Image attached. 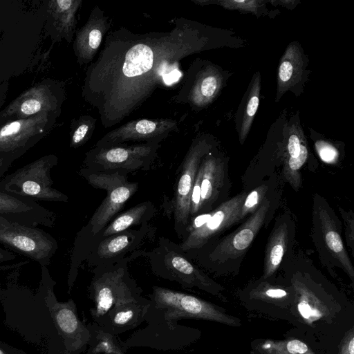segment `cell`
Returning <instances> with one entry per match:
<instances>
[{"label":"cell","instance_id":"obj_26","mask_svg":"<svg viewBox=\"0 0 354 354\" xmlns=\"http://www.w3.org/2000/svg\"><path fill=\"white\" fill-rule=\"evenodd\" d=\"M156 209L151 201L142 202L114 218L92 241L94 246L102 239L114 235L136 225L147 223L154 216ZM93 246V248H94Z\"/></svg>","mask_w":354,"mask_h":354},{"label":"cell","instance_id":"obj_39","mask_svg":"<svg viewBox=\"0 0 354 354\" xmlns=\"http://www.w3.org/2000/svg\"><path fill=\"white\" fill-rule=\"evenodd\" d=\"M339 354H354V332L353 328L345 335Z\"/></svg>","mask_w":354,"mask_h":354},{"label":"cell","instance_id":"obj_7","mask_svg":"<svg viewBox=\"0 0 354 354\" xmlns=\"http://www.w3.org/2000/svg\"><path fill=\"white\" fill-rule=\"evenodd\" d=\"M57 164L55 155L41 157L1 179L0 191L35 201L67 202L68 196L53 187L50 171Z\"/></svg>","mask_w":354,"mask_h":354},{"label":"cell","instance_id":"obj_6","mask_svg":"<svg viewBox=\"0 0 354 354\" xmlns=\"http://www.w3.org/2000/svg\"><path fill=\"white\" fill-rule=\"evenodd\" d=\"M161 141L94 146L86 153L82 168L93 171H122L127 174L148 170L158 157Z\"/></svg>","mask_w":354,"mask_h":354},{"label":"cell","instance_id":"obj_18","mask_svg":"<svg viewBox=\"0 0 354 354\" xmlns=\"http://www.w3.org/2000/svg\"><path fill=\"white\" fill-rule=\"evenodd\" d=\"M0 216L10 221L37 227H51L56 214L34 200L0 191Z\"/></svg>","mask_w":354,"mask_h":354},{"label":"cell","instance_id":"obj_3","mask_svg":"<svg viewBox=\"0 0 354 354\" xmlns=\"http://www.w3.org/2000/svg\"><path fill=\"white\" fill-rule=\"evenodd\" d=\"M145 255L155 275L174 281L183 288H198L216 296L223 290L191 261L179 245L165 237H160L156 246Z\"/></svg>","mask_w":354,"mask_h":354},{"label":"cell","instance_id":"obj_29","mask_svg":"<svg viewBox=\"0 0 354 354\" xmlns=\"http://www.w3.org/2000/svg\"><path fill=\"white\" fill-rule=\"evenodd\" d=\"M90 337L85 354H127L118 335L112 334L92 322L86 325Z\"/></svg>","mask_w":354,"mask_h":354},{"label":"cell","instance_id":"obj_5","mask_svg":"<svg viewBox=\"0 0 354 354\" xmlns=\"http://www.w3.org/2000/svg\"><path fill=\"white\" fill-rule=\"evenodd\" d=\"M144 322L146 325L133 332L123 346L127 349L148 348L157 351H180L196 341L199 331L180 325L178 321L167 318L162 312L150 303Z\"/></svg>","mask_w":354,"mask_h":354},{"label":"cell","instance_id":"obj_9","mask_svg":"<svg viewBox=\"0 0 354 354\" xmlns=\"http://www.w3.org/2000/svg\"><path fill=\"white\" fill-rule=\"evenodd\" d=\"M0 244L41 266H49L58 249L57 240L42 229L1 216Z\"/></svg>","mask_w":354,"mask_h":354},{"label":"cell","instance_id":"obj_37","mask_svg":"<svg viewBox=\"0 0 354 354\" xmlns=\"http://www.w3.org/2000/svg\"><path fill=\"white\" fill-rule=\"evenodd\" d=\"M17 257V254L14 252L6 249L0 248V270L15 269L29 263V260L12 263Z\"/></svg>","mask_w":354,"mask_h":354},{"label":"cell","instance_id":"obj_34","mask_svg":"<svg viewBox=\"0 0 354 354\" xmlns=\"http://www.w3.org/2000/svg\"><path fill=\"white\" fill-rule=\"evenodd\" d=\"M268 191V185L263 183L247 194L241 207L240 221L248 215L250 216L259 209L266 198Z\"/></svg>","mask_w":354,"mask_h":354},{"label":"cell","instance_id":"obj_20","mask_svg":"<svg viewBox=\"0 0 354 354\" xmlns=\"http://www.w3.org/2000/svg\"><path fill=\"white\" fill-rule=\"evenodd\" d=\"M198 172L201 177L199 215L214 209L225 185L227 169L223 160L209 151L203 158Z\"/></svg>","mask_w":354,"mask_h":354},{"label":"cell","instance_id":"obj_8","mask_svg":"<svg viewBox=\"0 0 354 354\" xmlns=\"http://www.w3.org/2000/svg\"><path fill=\"white\" fill-rule=\"evenodd\" d=\"M147 298L171 319H193L234 326L241 325L237 318L225 314L214 304L192 295L154 286Z\"/></svg>","mask_w":354,"mask_h":354},{"label":"cell","instance_id":"obj_1","mask_svg":"<svg viewBox=\"0 0 354 354\" xmlns=\"http://www.w3.org/2000/svg\"><path fill=\"white\" fill-rule=\"evenodd\" d=\"M167 32L137 33L126 27L107 33L86 71L83 97L104 128L122 122L158 89L178 83L183 59L207 49L209 38L198 23L175 19Z\"/></svg>","mask_w":354,"mask_h":354},{"label":"cell","instance_id":"obj_12","mask_svg":"<svg viewBox=\"0 0 354 354\" xmlns=\"http://www.w3.org/2000/svg\"><path fill=\"white\" fill-rule=\"evenodd\" d=\"M247 192L221 203L212 211L209 219L203 225L190 230L179 245L185 252L198 250L225 229L240 221L239 215Z\"/></svg>","mask_w":354,"mask_h":354},{"label":"cell","instance_id":"obj_17","mask_svg":"<svg viewBox=\"0 0 354 354\" xmlns=\"http://www.w3.org/2000/svg\"><path fill=\"white\" fill-rule=\"evenodd\" d=\"M223 76L221 71L210 64L201 68L190 85H185L173 99L176 102L188 103L194 109L210 104L221 90Z\"/></svg>","mask_w":354,"mask_h":354},{"label":"cell","instance_id":"obj_14","mask_svg":"<svg viewBox=\"0 0 354 354\" xmlns=\"http://www.w3.org/2000/svg\"><path fill=\"white\" fill-rule=\"evenodd\" d=\"M177 129V122L170 118L134 120L108 132L95 146L163 140Z\"/></svg>","mask_w":354,"mask_h":354},{"label":"cell","instance_id":"obj_40","mask_svg":"<svg viewBox=\"0 0 354 354\" xmlns=\"http://www.w3.org/2000/svg\"><path fill=\"white\" fill-rule=\"evenodd\" d=\"M267 3H270L274 6L279 5L289 9H292L299 3V1L294 0H272L267 1Z\"/></svg>","mask_w":354,"mask_h":354},{"label":"cell","instance_id":"obj_21","mask_svg":"<svg viewBox=\"0 0 354 354\" xmlns=\"http://www.w3.org/2000/svg\"><path fill=\"white\" fill-rule=\"evenodd\" d=\"M150 303L149 298L142 295L112 308L94 322L105 330L119 336L144 322Z\"/></svg>","mask_w":354,"mask_h":354},{"label":"cell","instance_id":"obj_42","mask_svg":"<svg viewBox=\"0 0 354 354\" xmlns=\"http://www.w3.org/2000/svg\"><path fill=\"white\" fill-rule=\"evenodd\" d=\"M0 354H6V353H4L1 348H0Z\"/></svg>","mask_w":354,"mask_h":354},{"label":"cell","instance_id":"obj_2","mask_svg":"<svg viewBox=\"0 0 354 354\" xmlns=\"http://www.w3.org/2000/svg\"><path fill=\"white\" fill-rule=\"evenodd\" d=\"M139 251L120 261L95 266L92 270L88 293L93 306L90 309L93 322H96L112 308L142 296V290L131 277L127 263Z\"/></svg>","mask_w":354,"mask_h":354},{"label":"cell","instance_id":"obj_16","mask_svg":"<svg viewBox=\"0 0 354 354\" xmlns=\"http://www.w3.org/2000/svg\"><path fill=\"white\" fill-rule=\"evenodd\" d=\"M319 202L315 201L314 220L318 224L321 239L326 252H328L348 274L351 280L354 279V269L341 237L339 222L334 212L322 198Z\"/></svg>","mask_w":354,"mask_h":354},{"label":"cell","instance_id":"obj_23","mask_svg":"<svg viewBox=\"0 0 354 354\" xmlns=\"http://www.w3.org/2000/svg\"><path fill=\"white\" fill-rule=\"evenodd\" d=\"M309 156L307 142L299 120L288 127L283 152V174L295 189L301 185V169Z\"/></svg>","mask_w":354,"mask_h":354},{"label":"cell","instance_id":"obj_11","mask_svg":"<svg viewBox=\"0 0 354 354\" xmlns=\"http://www.w3.org/2000/svg\"><path fill=\"white\" fill-rule=\"evenodd\" d=\"M270 207V201L266 198L259 209L237 230L222 238L205 257L194 259L205 266L206 263L221 265L242 257L263 226Z\"/></svg>","mask_w":354,"mask_h":354},{"label":"cell","instance_id":"obj_32","mask_svg":"<svg viewBox=\"0 0 354 354\" xmlns=\"http://www.w3.org/2000/svg\"><path fill=\"white\" fill-rule=\"evenodd\" d=\"M263 354H313L307 345L299 339L283 342H267L260 346Z\"/></svg>","mask_w":354,"mask_h":354},{"label":"cell","instance_id":"obj_27","mask_svg":"<svg viewBox=\"0 0 354 354\" xmlns=\"http://www.w3.org/2000/svg\"><path fill=\"white\" fill-rule=\"evenodd\" d=\"M290 227L288 219L281 218L273 228L265 250L263 278L267 279L279 268L288 249Z\"/></svg>","mask_w":354,"mask_h":354},{"label":"cell","instance_id":"obj_36","mask_svg":"<svg viewBox=\"0 0 354 354\" xmlns=\"http://www.w3.org/2000/svg\"><path fill=\"white\" fill-rule=\"evenodd\" d=\"M254 295L260 298H268L272 299H282L288 295V292L279 288L262 284L254 290Z\"/></svg>","mask_w":354,"mask_h":354},{"label":"cell","instance_id":"obj_19","mask_svg":"<svg viewBox=\"0 0 354 354\" xmlns=\"http://www.w3.org/2000/svg\"><path fill=\"white\" fill-rule=\"evenodd\" d=\"M111 27V20L98 6L93 8L86 24L76 33L74 50L80 65L91 63Z\"/></svg>","mask_w":354,"mask_h":354},{"label":"cell","instance_id":"obj_33","mask_svg":"<svg viewBox=\"0 0 354 354\" xmlns=\"http://www.w3.org/2000/svg\"><path fill=\"white\" fill-rule=\"evenodd\" d=\"M96 124V118L91 115L82 116L73 127L70 146L77 148L85 144L91 137Z\"/></svg>","mask_w":354,"mask_h":354},{"label":"cell","instance_id":"obj_38","mask_svg":"<svg viewBox=\"0 0 354 354\" xmlns=\"http://www.w3.org/2000/svg\"><path fill=\"white\" fill-rule=\"evenodd\" d=\"M316 149L322 160L328 163L336 162L338 153L337 149L330 144L320 140L316 143Z\"/></svg>","mask_w":354,"mask_h":354},{"label":"cell","instance_id":"obj_28","mask_svg":"<svg viewBox=\"0 0 354 354\" xmlns=\"http://www.w3.org/2000/svg\"><path fill=\"white\" fill-rule=\"evenodd\" d=\"M260 91L261 75L259 72H257L252 79L236 115V127L241 144L245 142L250 130L259 104Z\"/></svg>","mask_w":354,"mask_h":354},{"label":"cell","instance_id":"obj_30","mask_svg":"<svg viewBox=\"0 0 354 354\" xmlns=\"http://www.w3.org/2000/svg\"><path fill=\"white\" fill-rule=\"evenodd\" d=\"M82 3V0H53L48 3L57 30L69 41L75 28V15Z\"/></svg>","mask_w":354,"mask_h":354},{"label":"cell","instance_id":"obj_24","mask_svg":"<svg viewBox=\"0 0 354 354\" xmlns=\"http://www.w3.org/2000/svg\"><path fill=\"white\" fill-rule=\"evenodd\" d=\"M57 107V98L48 86L41 84L21 93L8 106L3 115L24 119L41 112L54 111Z\"/></svg>","mask_w":354,"mask_h":354},{"label":"cell","instance_id":"obj_22","mask_svg":"<svg viewBox=\"0 0 354 354\" xmlns=\"http://www.w3.org/2000/svg\"><path fill=\"white\" fill-rule=\"evenodd\" d=\"M55 318L64 343L66 354H80L86 351L90 337L86 326L78 318L73 301L57 304Z\"/></svg>","mask_w":354,"mask_h":354},{"label":"cell","instance_id":"obj_31","mask_svg":"<svg viewBox=\"0 0 354 354\" xmlns=\"http://www.w3.org/2000/svg\"><path fill=\"white\" fill-rule=\"evenodd\" d=\"M196 4L201 6L216 4L230 10H238L241 12L252 13L257 17L260 16L265 10L264 7L267 1L264 0H218V1H192Z\"/></svg>","mask_w":354,"mask_h":354},{"label":"cell","instance_id":"obj_35","mask_svg":"<svg viewBox=\"0 0 354 354\" xmlns=\"http://www.w3.org/2000/svg\"><path fill=\"white\" fill-rule=\"evenodd\" d=\"M345 226V237L348 245L353 252L354 248V216L352 210L346 211L339 207Z\"/></svg>","mask_w":354,"mask_h":354},{"label":"cell","instance_id":"obj_15","mask_svg":"<svg viewBox=\"0 0 354 354\" xmlns=\"http://www.w3.org/2000/svg\"><path fill=\"white\" fill-rule=\"evenodd\" d=\"M48 112H41L2 126L0 128V158L12 164L13 159L25 150L29 141L42 133L48 122Z\"/></svg>","mask_w":354,"mask_h":354},{"label":"cell","instance_id":"obj_4","mask_svg":"<svg viewBox=\"0 0 354 354\" xmlns=\"http://www.w3.org/2000/svg\"><path fill=\"white\" fill-rule=\"evenodd\" d=\"M80 175L95 189L106 191V195L94 212L88 224L78 233L91 241L98 235L137 192L138 183L130 182L122 171H93L82 168Z\"/></svg>","mask_w":354,"mask_h":354},{"label":"cell","instance_id":"obj_13","mask_svg":"<svg viewBox=\"0 0 354 354\" xmlns=\"http://www.w3.org/2000/svg\"><path fill=\"white\" fill-rule=\"evenodd\" d=\"M152 236V228L147 223L138 229L133 227L100 239L86 258L90 265L98 266L116 263L124 259Z\"/></svg>","mask_w":354,"mask_h":354},{"label":"cell","instance_id":"obj_10","mask_svg":"<svg viewBox=\"0 0 354 354\" xmlns=\"http://www.w3.org/2000/svg\"><path fill=\"white\" fill-rule=\"evenodd\" d=\"M212 145L205 138L195 140L190 146L180 167L171 201L174 230L178 236L185 238L190 223V201L199 165L211 151Z\"/></svg>","mask_w":354,"mask_h":354},{"label":"cell","instance_id":"obj_41","mask_svg":"<svg viewBox=\"0 0 354 354\" xmlns=\"http://www.w3.org/2000/svg\"><path fill=\"white\" fill-rule=\"evenodd\" d=\"M10 165L11 164L8 161L0 158V178L4 175Z\"/></svg>","mask_w":354,"mask_h":354},{"label":"cell","instance_id":"obj_25","mask_svg":"<svg viewBox=\"0 0 354 354\" xmlns=\"http://www.w3.org/2000/svg\"><path fill=\"white\" fill-rule=\"evenodd\" d=\"M306 67V59L299 44L290 43L279 64L276 102H278L286 91L293 92L304 79Z\"/></svg>","mask_w":354,"mask_h":354}]
</instances>
